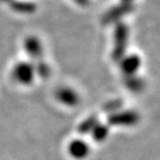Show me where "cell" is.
<instances>
[{"instance_id":"6da1fadb","label":"cell","mask_w":160,"mask_h":160,"mask_svg":"<svg viewBox=\"0 0 160 160\" xmlns=\"http://www.w3.org/2000/svg\"><path fill=\"white\" fill-rule=\"evenodd\" d=\"M34 76V67L29 62H20L12 69V77L21 84H29Z\"/></svg>"},{"instance_id":"7a4b0ae2","label":"cell","mask_w":160,"mask_h":160,"mask_svg":"<svg viewBox=\"0 0 160 160\" xmlns=\"http://www.w3.org/2000/svg\"><path fill=\"white\" fill-rule=\"evenodd\" d=\"M128 40V29L126 25L119 24L116 30V48L113 50V58L120 59L125 53Z\"/></svg>"},{"instance_id":"3957f363","label":"cell","mask_w":160,"mask_h":160,"mask_svg":"<svg viewBox=\"0 0 160 160\" xmlns=\"http://www.w3.org/2000/svg\"><path fill=\"white\" fill-rule=\"evenodd\" d=\"M24 48L27 54L32 59L39 62L43 57V46L37 37L30 36L26 38L24 41Z\"/></svg>"},{"instance_id":"277c9868","label":"cell","mask_w":160,"mask_h":160,"mask_svg":"<svg viewBox=\"0 0 160 160\" xmlns=\"http://www.w3.org/2000/svg\"><path fill=\"white\" fill-rule=\"evenodd\" d=\"M133 9V6L131 3H123L120 6L113 8L112 9H110L109 12H107L103 17V22L104 23H111V22L119 20L120 18H122L123 16L127 15L128 12H130Z\"/></svg>"},{"instance_id":"5b68a950","label":"cell","mask_w":160,"mask_h":160,"mask_svg":"<svg viewBox=\"0 0 160 160\" xmlns=\"http://www.w3.org/2000/svg\"><path fill=\"white\" fill-rule=\"evenodd\" d=\"M9 8L15 12L23 15H29L36 12L37 4L31 1H22V0H12L9 1Z\"/></svg>"},{"instance_id":"8992f818","label":"cell","mask_w":160,"mask_h":160,"mask_svg":"<svg viewBox=\"0 0 160 160\" xmlns=\"http://www.w3.org/2000/svg\"><path fill=\"white\" fill-rule=\"evenodd\" d=\"M140 66V59L136 55L129 56L127 58H125L121 63V68L128 75L134 74V72L139 68Z\"/></svg>"},{"instance_id":"52a82bcc","label":"cell","mask_w":160,"mask_h":160,"mask_svg":"<svg viewBox=\"0 0 160 160\" xmlns=\"http://www.w3.org/2000/svg\"><path fill=\"white\" fill-rule=\"evenodd\" d=\"M34 71L43 78L49 77L50 73H51L50 67L48 66L46 62H44L43 60H39V62L36 63V66H34Z\"/></svg>"},{"instance_id":"ba28073f","label":"cell","mask_w":160,"mask_h":160,"mask_svg":"<svg viewBox=\"0 0 160 160\" xmlns=\"http://www.w3.org/2000/svg\"><path fill=\"white\" fill-rule=\"evenodd\" d=\"M58 98L63 102L73 103L76 100V95L68 88H62L58 92Z\"/></svg>"},{"instance_id":"9c48e42d","label":"cell","mask_w":160,"mask_h":160,"mask_svg":"<svg viewBox=\"0 0 160 160\" xmlns=\"http://www.w3.org/2000/svg\"><path fill=\"white\" fill-rule=\"evenodd\" d=\"M75 1L77 2L79 5H86L88 2V0H75Z\"/></svg>"},{"instance_id":"30bf717a","label":"cell","mask_w":160,"mask_h":160,"mask_svg":"<svg viewBox=\"0 0 160 160\" xmlns=\"http://www.w3.org/2000/svg\"><path fill=\"white\" fill-rule=\"evenodd\" d=\"M123 1H124V3H130L131 0H123Z\"/></svg>"},{"instance_id":"8fae6325","label":"cell","mask_w":160,"mask_h":160,"mask_svg":"<svg viewBox=\"0 0 160 160\" xmlns=\"http://www.w3.org/2000/svg\"><path fill=\"white\" fill-rule=\"evenodd\" d=\"M1 2H8V1H12V0H0Z\"/></svg>"}]
</instances>
